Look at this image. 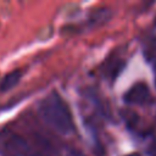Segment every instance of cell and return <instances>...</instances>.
I'll list each match as a JSON object with an SVG mask.
<instances>
[{"label":"cell","mask_w":156,"mask_h":156,"mask_svg":"<svg viewBox=\"0 0 156 156\" xmlns=\"http://www.w3.org/2000/svg\"><path fill=\"white\" fill-rule=\"evenodd\" d=\"M40 119L55 133L68 136L73 134L76 127L73 116L66 101L55 90L49 93L38 105Z\"/></svg>","instance_id":"obj_1"},{"label":"cell","mask_w":156,"mask_h":156,"mask_svg":"<svg viewBox=\"0 0 156 156\" xmlns=\"http://www.w3.org/2000/svg\"><path fill=\"white\" fill-rule=\"evenodd\" d=\"M0 155L1 156H44L37 150H34L23 136L11 130H4L0 133Z\"/></svg>","instance_id":"obj_2"},{"label":"cell","mask_w":156,"mask_h":156,"mask_svg":"<svg viewBox=\"0 0 156 156\" xmlns=\"http://www.w3.org/2000/svg\"><path fill=\"white\" fill-rule=\"evenodd\" d=\"M123 100L128 105H145L151 100V93L145 83H135L124 94Z\"/></svg>","instance_id":"obj_3"},{"label":"cell","mask_w":156,"mask_h":156,"mask_svg":"<svg viewBox=\"0 0 156 156\" xmlns=\"http://www.w3.org/2000/svg\"><path fill=\"white\" fill-rule=\"evenodd\" d=\"M111 17V11L108 9H98L90 13V16L87 18L88 27H99L104 23H106Z\"/></svg>","instance_id":"obj_4"},{"label":"cell","mask_w":156,"mask_h":156,"mask_svg":"<svg viewBox=\"0 0 156 156\" xmlns=\"http://www.w3.org/2000/svg\"><path fill=\"white\" fill-rule=\"evenodd\" d=\"M21 77H22V71L18 68H15V69L10 71L9 73H6L0 82V91H7V90L12 89L13 87H16L18 84Z\"/></svg>","instance_id":"obj_5"},{"label":"cell","mask_w":156,"mask_h":156,"mask_svg":"<svg viewBox=\"0 0 156 156\" xmlns=\"http://www.w3.org/2000/svg\"><path fill=\"white\" fill-rule=\"evenodd\" d=\"M66 156H85L82 151H79V150H76V149H68L67 150V152H66Z\"/></svg>","instance_id":"obj_6"}]
</instances>
